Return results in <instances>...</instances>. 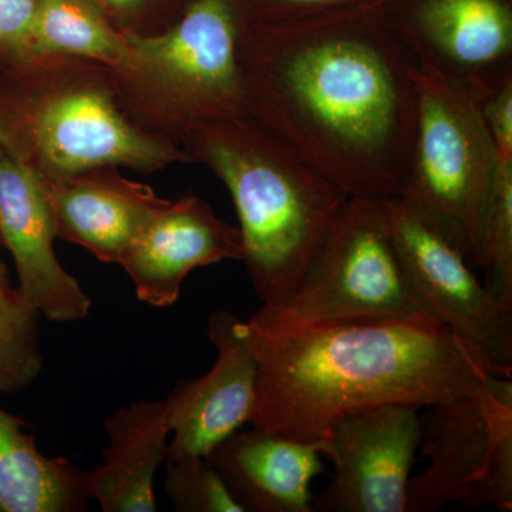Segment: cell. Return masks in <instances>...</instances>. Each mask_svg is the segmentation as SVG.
I'll list each match as a JSON object with an SVG mask.
<instances>
[{"label": "cell", "instance_id": "6da1fadb", "mask_svg": "<svg viewBox=\"0 0 512 512\" xmlns=\"http://www.w3.org/2000/svg\"><path fill=\"white\" fill-rule=\"evenodd\" d=\"M238 55L252 120L348 197H400L419 66L384 9L244 20Z\"/></svg>", "mask_w": 512, "mask_h": 512}, {"label": "cell", "instance_id": "7a4b0ae2", "mask_svg": "<svg viewBox=\"0 0 512 512\" xmlns=\"http://www.w3.org/2000/svg\"><path fill=\"white\" fill-rule=\"evenodd\" d=\"M245 326L258 369L249 424L330 453L333 429L350 414L436 406L478 392L493 376L512 379V369L424 313L315 320L264 305Z\"/></svg>", "mask_w": 512, "mask_h": 512}, {"label": "cell", "instance_id": "3957f363", "mask_svg": "<svg viewBox=\"0 0 512 512\" xmlns=\"http://www.w3.org/2000/svg\"><path fill=\"white\" fill-rule=\"evenodd\" d=\"M181 148L227 187L256 295L284 306L348 195L251 117L200 124Z\"/></svg>", "mask_w": 512, "mask_h": 512}, {"label": "cell", "instance_id": "277c9868", "mask_svg": "<svg viewBox=\"0 0 512 512\" xmlns=\"http://www.w3.org/2000/svg\"><path fill=\"white\" fill-rule=\"evenodd\" d=\"M0 134L46 183L94 168L153 174L192 163L131 116L114 69L76 57H35L0 70Z\"/></svg>", "mask_w": 512, "mask_h": 512}, {"label": "cell", "instance_id": "5b68a950", "mask_svg": "<svg viewBox=\"0 0 512 512\" xmlns=\"http://www.w3.org/2000/svg\"><path fill=\"white\" fill-rule=\"evenodd\" d=\"M242 23L235 0H187L164 32L127 35L130 57L114 72L131 116L180 147L200 124L247 119L238 55Z\"/></svg>", "mask_w": 512, "mask_h": 512}, {"label": "cell", "instance_id": "8992f818", "mask_svg": "<svg viewBox=\"0 0 512 512\" xmlns=\"http://www.w3.org/2000/svg\"><path fill=\"white\" fill-rule=\"evenodd\" d=\"M416 127L399 200L460 249L476 254L497 153L467 87L417 67Z\"/></svg>", "mask_w": 512, "mask_h": 512}, {"label": "cell", "instance_id": "52a82bcc", "mask_svg": "<svg viewBox=\"0 0 512 512\" xmlns=\"http://www.w3.org/2000/svg\"><path fill=\"white\" fill-rule=\"evenodd\" d=\"M419 450L426 471L410 478L407 512L448 503L512 511V382L493 376L478 392L429 407Z\"/></svg>", "mask_w": 512, "mask_h": 512}, {"label": "cell", "instance_id": "ba28073f", "mask_svg": "<svg viewBox=\"0 0 512 512\" xmlns=\"http://www.w3.org/2000/svg\"><path fill=\"white\" fill-rule=\"evenodd\" d=\"M284 308L315 320L423 313L394 244L386 200L345 201Z\"/></svg>", "mask_w": 512, "mask_h": 512}, {"label": "cell", "instance_id": "9c48e42d", "mask_svg": "<svg viewBox=\"0 0 512 512\" xmlns=\"http://www.w3.org/2000/svg\"><path fill=\"white\" fill-rule=\"evenodd\" d=\"M390 229L421 312L512 369V311L474 275L466 256L399 198L386 200Z\"/></svg>", "mask_w": 512, "mask_h": 512}, {"label": "cell", "instance_id": "30bf717a", "mask_svg": "<svg viewBox=\"0 0 512 512\" xmlns=\"http://www.w3.org/2000/svg\"><path fill=\"white\" fill-rule=\"evenodd\" d=\"M384 13L434 76L470 92L512 76V0H396Z\"/></svg>", "mask_w": 512, "mask_h": 512}, {"label": "cell", "instance_id": "8fae6325", "mask_svg": "<svg viewBox=\"0 0 512 512\" xmlns=\"http://www.w3.org/2000/svg\"><path fill=\"white\" fill-rule=\"evenodd\" d=\"M420 441L417 407L386 404L346 416L330 436L335 474L313 497V511L407 512Z\"/></svg>", "mask_w": 512, "mask_h": 512}, {"label": "cell", "instance_id": "7c38bea8", "mask_svg": "<svg viewBox=\"0 0 512 512\" xmlns=\"http://www.w3.org/2000/svg\"><path fill=\"white\" fill-rule=\"evenodd\" d=\"M56 225L46 181L0 144V245L15 262L19 288L56 323L89 316L92 299L57 259Z\"/></svg>", "mask_w": 512, "mask_h": 512}, {"label": "cell", "instance_id": "4fadbf2b", "mask_svg": "<svg viewBox=\"0 0 512 512\" xmlns=\"http://www.w3.org/2000/svg\"><path fill=\"white\" fill-rule=\"evenodd\" d=\"M208 339L217 349L211 370L181 380L165 399L171 437L167 457L204 456L249 424L256 403V360L247 326L234 313H212Z\"/></svg>", "mask_w": 512, "mask_h": 512}, {"label": "cell", "instance_id": "5bb4252c", "mask_svg": "<svg viewBox=\"0 0 512 512\" xmlns=\"http://www.w3.org/2000/svg\"><path fill=\"white\" fill-rule=\"evenodd\" d=\"M227 259L242 261L241 232L218 218L202 198L188 194L165 202L119 265L133 281L138 301L168 308L194 269Z\"/></svg>", "mask_w": 512, "mask_h": 512}, {"label": "cell", "instance_id": "9a60e30c", "mask_svg": "<svg viewBox=\"0 0 512 512\" xmlns=\"http://www.w3.org/2000/svg\"><path fill=\"white\" fill-rule=\"evenodd\" d=\"M57 238L101 262L120 264L150 218L167 202L153 188L103 167L46 183Z\"/></svg>", "mask_w": 512, "mask_h": 512}, {"label": "cell", "instance_id": "2e32d148", "mask_svg": "<svg viewBox=\"0 0 512 512\" xmlns=\"http://www.w3.org/2000/svg\"><path fill=\"white\" fill-rule=\"evenodd\" d=\"M328 446L255 429L235 431L207 458L244 512H313L311 484Z\"/></svg>", "mask_w": 512, "mask_h": 512}, {"label": "cell", "instance_id": "e0dca14e", "mask_svg": "<svg viewBox=\"0 0 512 512\" xmlns=\"http://www.w3.org/2000/svg\"><path fill=\"white\" fill-rule=\"evenodd\" d=\"M109 446L89 471L90 495L104 512H156L154 478L168 453L167 404L133 402L104 421Z\"/></svg>", "mask_w": 512, "mask_h": 512}, {"label": "cell", "instance_id": "ac0fdd59", "mask_svg": "<svg viewBox=\"0 0 512 512\" xmlns=\"http://www.w3.org/2000/svg\"><path fill=\"white\" fill-rule=\"evenodd\" d=\"M22 417L0 409V512H79L92 500L89 471L47 457Z\"/></svg>", "mask_w": 512, "mask_h": 512}, {"label": "cell", "instance_id": "d6986e66", "mask_svg": "<svg viewBox=\"0 0 512 512\" xmlns=\"http://www.w3.org/2000/svg\"><path fill=\"white\" fill-rule=\"evenodd\" d=\"M127 35L92 0H40L30 56H64L123 69L130 57Z\"/></svg>", "mask_w": 512, "mask_h": 512}, {"label": "cell", "instance_id": "ffe728a7", "mask_svg": "<svg viewBox=\"0 0 512 512\" xmlns=\"http://www.w3.org/2000/svg\"><path fill=\"white\" fill-rule=\"evenodd\" d=\"M40 316L0 256V396L28 389L42 372Z\"/></svg>", "mask_w": 512, "mask_h": 512}, {"label": "cell", "instance_id": "44dd1931", "mask_svg": "<svg viewBox=\"0 0 512 512\" xmlns=\"http://www.w3.org/2000/svg\"><path fill=\"white\" fill-rule=\"evenodd\" d=\"M471 268L484 269V286L512 311V163L500 164L481 224Z\"/></svg>", "mask_w": 512, "mask_h": 512}, {"label": "cell", "instance_id": "7402d4cb", "mask_svg": "<svg viewBox=\"0 0 512 512\" xmlns=\"http://www.w3.org/2000/svg\"><path fill=\"white\" fill-rule=\"evenodd\" d=\"M165 493L181 512H244L204 456L165 458Z\"/></svg>", "mask_w": 512, "mask_h": 512}, {"label": "cell", "instance_id": "603a6c76", "mask_svg": "<svg viewBox=\"0 0 512 512\" xmlns=\"http://www.w3.org/2000/svg\"><path fill=\"white\" fill-rule=\"evenodd\" d=\"M128 36H154L178 19L187 0H92Z\"/></svg>", "mask_w": 512, "mask_h": 512}, {"label": "cell", "instance_id": "cb8c5ba5", "mask_svg": "<svg viewBox=\"0 0 512 512\" xmlns=\"http://www.w3.org/2000/svg\"><path fill=\"white\" fill-rule=\"evenodd\" d=\"M245 22L276 23L356 9H384L396 0H235Z\"/></svg>", "mask_w": 512, "mask_h": 512}, {"label": "cell", "instance_id": "d4e9b609", "mask_svg": "<svg viewBox=\"0 0 512 512\" xmlns=\"http://www.w3.org/2000/svg\"><path fill=\"white\" fill-rule=\"evenodd\" d=\"M40 0H0V70L32 60L30 39Z\"/></svg>", "mask_w": 512, "mask_h": 512}, {"label": "cell", "instance_id": "484cf974", "mask_svg": "<svg viewBox=\"0 0 512 512\" xmlns=\"http://www.w3.org/2000/svg\"><path fill=\"white\" fill-rule=\"evenodd\" d=\"M473 93L498 163H512V76Z\"/></svg>", "mask_w": 512, "mask_h": 512}, {"label": "cell", "instance_id": "4316f807", "mask_svg": "<svg viewBox=\"0 0 512 512\" xmlns=\"http://www.w3.org/2000/svg\"><path fill=\"white\" fill-rule=\"evenodd\" d=\"M3 143V140H2V134H0V144Z\"/></svg>", "mask_w": 512, "mask_h": 512}]
</instances>
